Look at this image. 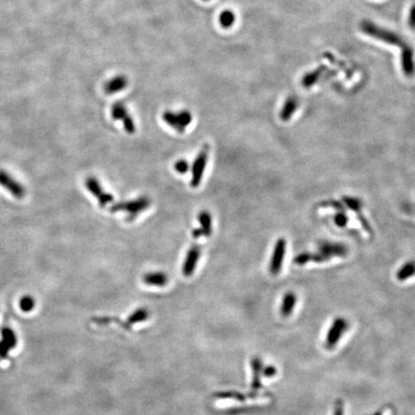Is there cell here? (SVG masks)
Returning a JSON list of instances; mask_svg holds the SVG:
<instances>
[{"mask_svg": "<svg viewBox=\"0 0 415 415\" xmlns=\"http://www.w3.org/2000/svg\"><path fill=\"white\" fill-rule=\"evenodd\" d=\"M360 28L363 33L366 34L367 36L374 38L375 40L382 41L383 43L391 46H396L399 48H404L408 43L397 33L390 31L388 29L382 28L372 21L369 20H363L360 23Z\"/></svg>", "mask_w": 415, "mask_h": 415, "instance_id": "cell-1", "label": "cell"}, {"mask_svg": "<svg viewBox=\"0 0 415 415\" xmlns=\"http://www.w3.org/2000/svg\"><path fill=\"white\" fill-rule=\"evenodd\" d=\"M151 204L148 197H140L133 201H127V202H119L113 205L110 208L111 213H116V212H126L128 213V220H134L136 216L139 215L141 212L146 210Z\"/></svg>", "mask_w": 415, "mask_h": 415, "instance_id": "cell-2", "label": "cell"}, {"mask_svg": "<svg viewBox=\"0 0 415 415\" xmlns=\"http://www.w3.org/2000/svg\"><path fill=\"white\" fill-rule=\"evenodd\" d=\"M163 119L167 125L176 130V132L182 134L184 132L185 128L191 123L192 116L186 110H183L177 113L166 111L163 114Z\"/></svg>", "mask_w": 415, "mask_h": 415, "instance_id": "cell-3", "label": "cell"}, {"mask_svg": "<svg viewBox=\"0 0 415 415\" xmlns=\"http://www.w3.org/2000/svg\"><path fill=\"white\" fill-rule=\"evenodd\" d=\"M17 335L10 327H2L0 330V359L6 360L10 352L17 347Z\"/></svg>", "mask_w": 415, "mask_h": 415, "instance_id": "cell-4", "label": "cell"}, {"mask_svg": "<svg viewBox=\"0 0 415 415\" xmlns=\"http://www.w3.org/2000/svg\"><path fill=\"white\" fill-rule=\"evenodd\" d=\"M209 145H205L200 151L198 156L196 157L193 166H192V178L190 181V185L192 187H198L202 182L203 174L205 171V167L209 158Z\"/></svg>", "mask_w": 415, "mask_h": 415, "instance_id": "cell-5", "label": "cell"}, {"mask_svg": "<svg viewBox=\"0 0 415 415\" xmlns=\"http://www.w3.org/2000/svg\"><path fill=\"white\" fill-rule=\"evenodd\" d=\"M286 252V240L283 237H280L274 245V249L272 253L269 271L272 275H278L282 269L283 259L285 257Z\"/></svg>", "mask_w": 415, "mask_h": 415, "instance_id": "cell-6", "label": "cell"}, {"mask_svg": "<svg viewBox=\"0 0 415 415\" xmlns=\"http://www.w3.org/2000/svg\"><path fill=\"white\" fill-rule=\"evenodd\" d=\"M348 321L344 319L343 317L336 318L328 332L327 338H326V347L328 349H332L335 344L340 340V337L345 331L348 329Z\"/></svg>", "mask_w": 415, "mask_h": 415, "instance_id": "cell-7", "label": "cell"}, {"mask_svg": "<svg viewBox=\"0 0 415 415\" xmlns=\"http://www.w3.org/2000/svg\"><path fill=\"white\" fill-rule=\"evenodd\" d=\"M112 116L115 120H121L124 126L125 131L128 134H134L136 132V126L134 123L133 118L132 116L129 115L126 106L121 103V102H117L115 103L112 107Z\"/></svg>", "mask_w": 415, "mask_h": 415, "instance_id": "cell-8", "label": "cell"}, {"mask_svg": "<svg viewBox=\"0 0 415 415\" xmlns=\"http://www.w3.org/2000/svg\"><path fill=\"white\" fill-rule=\"evenodd\" d=\"M85 185L88 190L97 199L101 207H105L106 205L112 203L114 201V196L110 193H107L103 190L98 180L94 177H89L86 179Z\"/></svg>", "mask_w": 415, "mask_h": 415, "instance_id": "cell-9", "label": "cell"}, {"mask_svg": "<svg viewBox=\"0 0 415 415\" xmlns=\"http://www.w3.org/2000/svg\"><path fill=\"white\" fill-rule=\"evenodd\" d=\"M0 185L17 198H22L25 194L24 186L4 170H0Z\"/></svg>", "mask_w": 415, "mask_h": 415, "instance_id": "cell-10", "label": "cell"}, {"mask_svg": "<svg viewBox=\"0 0 415 415\" xmlns=\"http://www.w3.org/2000/svg\"><path fill=\"white\" fill-rule=\"evenodd\" d=\"M401 66L407 77L411 78L415 75V51L409 44L401 49Z\"/></svg>", "mask_w": 415, "mask_h": 415, "instance_id": "cell-11", "label": "cell"}, {"mask_svg": "<svg viewBox=\"0 0 415 415\" xmlns=\"http://www.w3.org/2000/svg\"><path fill=\"white\" fill-rule=\"evenodd\" d=\"M201 255V248L199 245L195 244L190 249L188 250L184 263L183 265V274L185 277H190L195 270V267L197 266L198 260Z\"/></svg>", "mask_w": 415, "mask_h": 415, "instance_id": "cell-12", "label": "cell"}, {"mask_svg": "<svg viewBox=\"0 0 415 415\" xmlns=\"http://www.w3.org/2000/svg\"><path fill=\"white\" fill-rule=\"evenodd\" d=\"M318 251L331 260L334 257H345L348 253V248L342 243L324 242L319 246Z\"/></svg>", "mask_w": 415, "mask_h": 415, "instance_id": "cell-13", "label": "cell"}, {"mask_svg": "<svg viewBox=\"0 0 415 415\" xmlns=\"http://www.w3.org/2000/svg\"><path fill=\"white\" fill-rule=\"evenodd\" d=\"M127 85L128 79L125 75H116L104 84L103 90L106 94L112 95L125 90Z\"/></svg>", "mask_w": 415, "mask_h": 415, "instance_id": "cell-14", "label": "cell"}, {"mask_svg": "<svg viewBox=\"0 0 415 415\" xmlns=\"http://www.w3.org/2000/svg\"><path fill=\"white\" fill-rule=\"evenodd\" d=\"M298 99L295 96H289L284 101L280 112V118L282 121H288L298 108Z\"/></svg>", "mask_w": 415, "mask_h": 415, "instance_id": "cell-15", "label": "cell"}, {"mask_svg": "<svg viewBox=\"0 0 415 415\" xmlns=\"http://www.w3.org/2000/svg\"><path fill=\"white\" fill-rule=\"evenodd\" d=\"M142 280L146 284L154 286H165L168 282L167 275L164 272H150L143 275Z\"/></svg>", "mask_w": 415, "mask_h": 415, "instance_id": "cell-16", "label": "cell"}, {"mask_svg": "<svg viewBox=\"0 0 415 415\" xmlns=\"http://www.w3.org/2000/svg\"><path fill=\"white\" fill-rule=\"evenodd\" d=\"M297 302V297L293 292H287L282 298V306H281V314L284 317L290 316L295 308Z\"/></svg>", "mask_w": 415, "mask_h": 415, "instance_id": "cell-17", "label": "cell"}, {"mask_svg": "<svg viewBox=\"0 0 415 415\" xmlns=\"http://www.w3.org/2000/svg\"><path fill=\"white\" fill-rule=\"evenodd\" d=\"M325 69H326L325 67H318L316 69H314V70L306 73L303 76L302 81H301L302 86L306 89H309V88H312L313 86H315V84L317 83V81L320 79V77L323 74V72L325 71Z\"/></svg>", "mask_w": 415, "mask_h": 415, "instance_id": "cell-18", "label": "cell"}, {"mask_svg": "<svg viewBox=\"0 0 415 415\" xmlns=\"http://www.w3.org/2000/svg\"><path fill=\"white\" fill-rule=\"evenodd\" d=\"M415 275V262L410 261L401 266L396 273V278L400 282H404Z\"/></svg>", "mask_w": 415, "mask_h": 415, "instance_id": "cell-19", "label": "cell"}, {"mask_svg": "<svg viewBox=\"0 0 415 415\" xmlns=\"http://www.w3.org/2000/svg\"><path fill=\"white\" fill-rule=\"evenodd\" d=\"M198 220L201 225V230L204 232L205 236H210L212 234L213 227H212V216L211 214L207 211H202L198 215Z\"/></svg>", "mask_w": 415, "mask_h": 415, "instance_id": "cell-20", "label": "cell"}, {"mask_svg": "<svg viewBox=\"0 0 415 415\" xmlns=\"http://www.w3.org/2000/svg\"><path fill=\"white\" fill-rule=\"evenodd\" d=\"M251 366L253 369L254 377H253V382H252V388L254 390H258L261 387V373H262V363L259 359L255 358L251 362Z\"/></svg>", "mask_w": 415, "mask_h": 415, "instance_id": "cell-21", "label": "cell"}, {"mask_svg": "<svg viewBox=\"0 0 415 415\" xmlns=\"http://www.w3.org/2000/svg\"><path fill=\"white\" fill-rule=\"evenodd\" d=\"M234 20H235V16L231 10H225L219 16V23L225 29L232 27L234 23Z\"/></svg>", "mask_w": 415, "mask_h": 415, "instance_id": "cell-22", "label": "cell"}, {"mask_svg": "<svg viewBox=\"0 0 415 415\" xmlns=\"http://www.w3.org/2000/svg\"><path fill=\"white\" fill-rule=\"evenodd\" d=\"M342 200H343V203L346 205V207L351 211L355 212L356 214H360L362 212L363 202L359 198L352 197V196H343Z\"/></svg>", "mask_w": 415, "mask_h": 415, "instance_id": "cell-23", "label": "cell"}, {"mask_svg": "<svg viewBox=\"0 0 415 415\" xmlns=\"http://www.w3.org/2000/svg\"><path fill=\"white\" fill-rule=\"evenodd\" d=\"M18 305H19V309L23 313H30L33 311L36 306V301L31 295H24L19 300Z\"/></svg>", "mask_w": 415, "mask_h": 415, "instance_id": "cell-24", "label": "cell"}, {"mask_svg": "<svg viewBox=\"0 0 415 415\" xmlns=\"http://www.w3.org/2000/svg\"><path fill=\"white\" fill-rule=\"evenodd\" d=\"M149 316V312L146 309H138L128 318L129 324H135L137 322L144 321Z\"/></svg>", "mask_w": 415, "mask_h": 415, "instance_id": "cell-25", "label": "cell"}, {"mask_svg": "<svg viewBox=\"0 0 415 415\" xmlns=\"http://www.w3.org/2000/svg\"><path fill=\"white\" fill-rule=\"evenodd\" d=\"M333 221L337 227L344 228L348 223V216L345 214V211H338L333 216Z\"/></svg>", "mask_w": 415, "mask_h": 415, "instance_id": "cell-26", "label": "cell"}, {"mask_svg": "<svg viewBox=\"0 0 415 415\" xmlns=\"http://www.w3.org/2000/svg\"><path fill=\"white\" fill-rule=\"evenodd\" d=\"M310 262H312V253H308V252L298 254L293 259V263L300 266H305Z\"/></svg>", "mask_w": 415, "mask_h": 415, "instance_id": "cell-27", "label": "cell"}, {"mask_svg": "<svg viewBox=\"0 0 415 415\" xmlns=\"http://www.w3.org/2000/svg\"><path fill=\"white\" fill-rule=\"evenodd\" d=\"M174 168L177 172H179L181 174H184L188 171L189 165L185 160H179L174 164Z\"/></svg>", "mask_w": 415, "mask_h": 415, "instance_id": "cell-28", "label": "cell"}, {"mask_svg": "<svg viewBox=\"0 0 415 415\" xmlns=\"http://www.w3.org/2000/svg\"><path fill=\"white\" fill-rule=\"evenodd\" d=\"M321 206H323V207H331V208H333V209L338 210V211H345L344 208H343V205L341 203H339L338 201H335V200H329V201L323 202L321 204Z\"/></svg>", "mask_w": 415, "mask_h": 415, "instance_id": "cell-29", "label": "cell"}, {"mask_svg": "<svg viewBox=\"0 0 415 415\" xmlns=\"http://www.w3.org/2000/svg\"><path fill=\"white\" fill-rule=\"evenodd\" d=\"M357 215H358V218H359L362 226L364 227V229L366 230V232H372V228H371L370 224L368 223V221L366 220V218H365V216H363V214L360 213V214H357Z\"/></svg>", "mask_w": 415, "mask_h": 415, "instance_id": "cell-30", "label": "cell"}, {"mask_svg": "<svg viewBox=\"0 0 415 415\" xmlns=\"http://www.w3.org/2000/svg\"><path fill=\"white\" fill-rule=\"evenodd\" d=\"M409 25L412 29H415V4L413 5L411 11H410V17H409Z\"/></svg>", "mask_w": 415, "mask_h": 415, "instance_id": "cell-31", "label": "cell"}, {"mask_svg": "<svg viewBox=\"0 0 415 415\" xmlns=\"http://www.w3.org/2000/svg\"><path fill=\"white\" fill-rule=\"evenodd\" d=\"M277 374V369L274 366H267L264 370V375L267 378H271Z\"/></svg>", "mask_w": 415, "mask_h": 415, "instance_id": "cell-32", "label": "cell"}, {"mask_svg": "<svg viewBox=\"0 0 415 415\" xmlns=\"http://www.w3.org/2000/svg\"><path fill=\"white\" fill-rule=\"evenodd\" d=\"M344 408V406H343V402L342 401H340V400H338L336 403H335V408H334V415H343V409Z\"/></svg>", "mask_w": 415, "mask_h": 415, "instance_id": "cell-33", "label": "cell"}, {"mask_svg": "<svg viewBox=\"0 0 415 415\" xmlns=\"http://www.w3.org/2000/svg\"><path fill=\"white\" fill-rule=\"evenodd\" d=\"M191 234H192V236H193L194 238H199L201 236H205V235H204V232H203V231H202L200 228L199 229H195L194 231H192Z\"/></svg>", "mask_w": 415, "mask_h": 415, "instance_id": "cell-34", "label": "cell"}, {"mask_svg": "<svg viewBox=\"0 0 415 415\" xmlns=\"http://www.w3.org/2000/svg\"><path fill=\"white\" fill-rule=\"evenodd\" d=\"M205 1H208V0H205Z\"/></svg>", "mask_w": 415, "mask_h": 415, "instance_id": "cell-35", "label": "cell"}]
</instances>
